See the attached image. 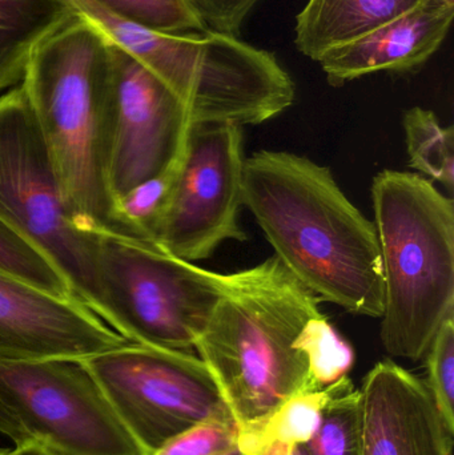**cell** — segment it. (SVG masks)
<instances>
[{
  "instance_id": "obj_1",
  "label": "cell",
  "mask_w": 454,
  "mask_h": 455,
  "mask_svg": "<svg viewBox=\"0 0 454 455\" xmlns=\"http://www.w3.org/2000/svg\"><path fill=\"white\" fill-rule=\"evenodd\" d=\"M242 197L275 256L317 299L381 318L375 223L349 202L330 168L290 152H256L244 160Z\"/></svg>"
},
{
  "instance_id": "obj_2",
  "label": "cell",
  "mask_w": 454,
  "mask_h": 455,
  "mask_svg": "<svg viewBox=\"0 0 454 455\" xmlns=\"http://www.w3.org/2000/svg\"><path fill=\"white\" fill-rule=\"evenodd\" d=\"M319 301L276 256L229 275L195 349L239 427L298 393L319 389L309 355L331 323Z\"/></svg>"
},
{
  "instance_id": "obj_3",
  "label": "cell",
  "mask_w": 454,
  "mask_h": 455,
  "mask_svg": "<svg viewBox=\"0 0 454 455\" xmlns=\"http://www.w3.org/2000/svg\"><path fill=\"white\" fill-rule=\"evenodd\" d=\"M20 84L77 226L136 240L117 215L107 184L114 96L109 40L77 15L35 50Z\"/></svg>"
},
{
  "instance_id": "obj_4",
  "label": "cell",
  "mask_w": 454,
  "mask_h": 455,
  "mask_svg": "<svg viewBox=\"0 0 454 455\" xmlns=\"http://www.w3.org/2000/svg\"><path fill=\"white\" fill-rule=\"evenodd\" d=\"M384 273L380 339L392 357H426L454 315V204L431 180L386 170L373 179Z\"/></svg>"
},
{
  "instance_id": "obj_5",
  "label": "cell",
  "mask_w": 454,
  "mask_h": 455,
  "mask_svg": "<svg viewBox=\"0 0 454 455\" xmlns=\"http://www.w3.org/2000/svg\"><path fill=\"white\" fill-rule=\"evenodd\" d=\"M228 283L151 243L99 235V317L132 344L191 352Z\"/></svg>"
},
{
  "instance_id": "obj_6",
  "label": "cell",
  "mask_w": 454,
  "mask_h": 455,
  "mask_svg": "<svg viewBox=\"0 0 454 455\" xmlns=\"http://www.w3.org/2000/svg\"><path fill=\"white\" fill-rule=\"evenodd\" d=\"M0 216L50 256L75 297L99 315V235L72 218L21 84L0 96Z\"/></svg>"
},
{
  "instance_id": "obj_7",
  "label": "cell",
  "mask_w": 454,
  "mask_h": 455,
  "mask_svg": "<svg viewBox=\"0 0 454 455\" xmlns=\"http://www.w3.org/2000/svg\"><path fill=\"white\" fill-rule=\"evenodd\" d=\"M83 361L149 455L200 422L232 416L207 365L191 352L127 344Z\"/></svg>"
},
{
  "instance_id": "obj_8",
  "label": "cell",
  "mask_w": 454,
  "mask_h": 455,
  "mask_svg": "<svg viewBox=\"0 0 454 455\" xmlns=\"http://www.w3.org/2000/svg\"><path fill=\"white\" fill-rule=\"evenodd\" d=\"M0 400L52 454L149 455L83 360H0Z\"/></svg>"
},
{
  "instance_id": "obj_9",
  "label": "cell",
  "mask_w": 454,
  "mask_h": 455,
  "mask_svg": "<svg viewBox=\"0 0 454 455\" xmlns=\"http://www.w3.org/2000/svg\"><path fill=\"white\" fill-rule=\"evenodd\" d=\"M243 127L191 124L170 202L155 237L167 253L194 262L208 259L227 240L244 241Z\"/></svg>"
},
{
  "instance_id": "obj_10",
  "label": "cell",
  "mask_w": 454,
  "mask_h": 455,
  "mask_svg": "<svg viewBox=\"0 0 454 455\" xmlns=\"http://www.w3.org/2000/svg\"><path fill=\"white\" fill-rule=\"evenodd\" d=\"M111 52L114 96L106 175L116 204L131 189L156 178L178 159L191 117L180 99L151 69L112 43Z\"/></svg>"
},
{
  "instance_id": "obj_11",
  "label": "cell",
  "mask_w": 454,
  "mask_h": 455,
  "mask_svg": "<svg viewBox=\"0 0 454 455\" xmlns=\"http://www.w3.org/2000/svg\"><path fill=\"white\" fill-rule=\"evenodd\" d=\"M132 344L74 297H58L0 272V360H87Z\"/></svg>"
},
{
  "instance_id": "obj_12",
  "label": "cell",
  "mask_w": 454,
  "mask_h": 455,
  "mask_svg": "<svg viewBox=\"0 0 454 455\" xmlns=\"http://www.w3.org/2000/svg\"><path fill=\"white\" fill-rule=\"evenodd\" d=\"M362 455H452L453 433L426 381L381 361L362 382Z\"/></svg>"
},
{
  "instance_id": "obj_13",
  "label": "cell",
  "mask_w": 454,
  "mask_h": 455,
  "mask_svg": "<svg viewBox=\"0 0 454 455\" xmlns=\"http://www.w3.org/2000/svg\"><path fill=\"white\" fill-rule=\"evenodd\" d=\"M453 18V3L421 0L370 34L328 51L317 63L333 87L376 72L413 74L442 47Z\"/></svg>"
},
{
  "instance_id": "obj_14",
  "label": "cell",
  "mask_w": 454,
  "mask_h": 455,
  "mask_svg": "<svg viewBox=\"0 0 454 455\" xmlns=\"http://www.w3.org/2000/svg\"><path fill=\"white\" fill-rule=\"evenodd\" d=\"M421 0H308L296 16L295 45L319 61L328 51L370 34Z\"/></svg>"
},
{
  "instance_id": "obj_15",
  "label": "cell",
  "mask_w": 454,
  "mask_h": 455,
  "mask_svg": "<svg viewBox=\"0 0 454 455\" xmlns=\"http://www.w3.org/2000/svg\"><path fill=\"white\" fill-rule=\"evenodd\" d=\"M76 16L67 0H0V92L20 84L35 50Z\"/></svg>"
},
{
  "instance_id": "obj_16",
  "label": "cell",
  "mask_w": 454,
  "mask_h": 455,
  "mask_svg": "<svg viewBox=\"0 0 454 455\" xmlns=\"http://www.w3.org/2000/svg\"><path fill=\"white\" fill-rule=\"evenodd\" d=\"M343 381L324 389H308L298 393L261 419L239 427V453L295 454L296 449L306 445L314 437L322 419L323 409Z\"/></svg>"
},
{
  "instance_id": "obj_17",
  "label": "cell",
  "mask_w": 454,
  "mask_h": 455,
  "mask_svg": "<svg viewBox=\"0 0 454 455\" xmlns=\"http://www.w3.org/2000/svg\"><path fill=\"white\" fill-rule=\"evenodd\" d=\"M402 127L405 131L410 167L452 191L453 127H442L434 112L421 107H413L405 112Z\"/></svg>"
},
{
  "instance_id": "obj_18",
  "label": "cell",
  "mask_w": 454,
  "mask_h": 455,
  "mask_svg": "<svg viewBox=\"0 0 454 455\" xmlns=\"http://www.w3.org/2000/svg\"><path fill=\"white\" fill-rule=\"evenodd\" d=\"M362 397L346 379L323 409L314 437L304 445L308 455H362Z\"/></svg>"
},
{
  "instance_id": "obj_19",
  "label": "cell",
  "mask_w": 454,
  "mask_h": 455,
  "mask_svg": "<svg viewBox=\"0 0 454 455\" xmlns=\"http://www.w3.org/2000/svg\"><path fill=\"white\" fill-rule=\"evenodd\" d=\"M0 272L58 297H75L58 265L18 228L0 216Z\"/></svg>"
},
{
  "instance_id": "obj_20",
  "label": "cell",
  "mask_w": 454,
  "mask_h": 455,
  "mask_svg": "<svg viewBox=\"0 0 454 455\" xmlns=\"http://www.w3.org/2000/svg\"><path fill=\"white\" fill-rule=\"evenodd\" d=\"M109 12L163 34H202L207 27L187 0H92Z\"/></svg>"
},
{
  "instance_id": "obj_21",
  "label": "cell",
  "mask_w": 454,
  "mask_h": 455,
  "mask_svg": "<svg viewBox=\"0 0 454 455\" xmlns=\"http://www.w3.org/2000/svg\"><path fill=\"white\" fill-rule=\"evenodd\" d=\"M426 357V385L442 421L454 435V315L444 321Z\"/></svg>"
},
{
  "instance_id": "obj_22",
  "label": "cell",
  "mask_w": 454,
  "mask_h": 455,
  "mask_svg": "<svg viewBox=\"0 0 454 455\" xmlns=\"http://www.w3.org/2000/svg\"><path fill=\"white\" fill-rule=\"evenodd\" d=\"M239 425L234 416H219L180 433L151 455H224L237 449Z\"/></svg>"
},
{
  "instance_id": "obj_23",
  "label": "cell",
  "mask_w": 454,
  "mask_h": 455,
  "mask_svg": "<svg viewBox=\"0 0 454 455\" xmlns=\"http://www.w3.org/2000/svg\"><path fill=\"white\" fill-rule=\"evenodd\" d=\"M207 29L237 36L260 0H187Z\"/></svg>"
},
{
  "instance_id": "obj_24",
  "label": "cell",
  "mask_w": 454,
  "mask_h": 455,
  "mask_svg": "<svg viewBox=\"0 0 454 455\" xmlns=\"http://www.w3.org/2000/svg\"><path fill=\"white\" fill-rule=\"evenodd\" d=\"M7 455H55L51 453L50 451L44 446L39 445L36 443H24V445L16 446L13 451H8Z\"/></svg>"
},
{
  "instance_id": "obj_25",
  "label": "cell",
  "mask_w": 454,
  "mask_h": 455,
  "mask_svg": "<svg viewBox=\"0 0 454 455\" xmlns=\"http://www.w3.org/2000/svg\"><path fill=\"white\" fill-rule=\"evenodd\" d=\"M5 416H7V409H5L4 403L0 401V424L4 421Z\"/></svg>"
},
{
  "instance_id": "obj_26",
  "label": "cell",
  "mask_w": 454,
  "mask_h": 455,
  "mask_svg": "<svg viewBox=\"0 0 454 455\" xmlns=\"http://www.w3.org/2000/svg\"><path fill=\"white\" fill-rule=\"evenodd\" d=\"M293 455H308V453H307L306 448H304V446H300V448L296 449L295 454Z\"/></svg>"
},
{
  "instance_id": "obj_27",
  "label": "cell",
  "mask_w": 454,
  "mask_h": 455,
  "mask_svg": "<svg viewBox=\"0 0 454 455\" xmlns=\"http://www.w3.org/2000/svg\"><path fill=\"white\" fill-rule=\"evenodd\" d=\"M8 451L7 449H0V455H7Z\"/></svg>"
},
{
  "instance_id": "obj_28",
  "label": "cell",
  "mask_w": 454,
  "mask_h": 455,
  "mask_svg": "<svg viewBox=\"0 0 454 455\" xmlns=\"http://www.w3.org/2000/svg\"><path fill=\"white\" fill-rule=\"evenodd\" d=\"M224 455H242V454H240L239 451H237V449H236V451H231V453L224 454Z\"/></svg>"
},
{
  "instance_id": "obj_29",
  "label": "cell",
  "mask_w": 454,
  "mask_h": 455,
  "mask_svg": "<svg viewBox=\"0 0 454 455\" xmlns=\"http://www.w3.org/2000/svg\"><path fill=\"white\" fill-rule=\"evenodd\" d=\"M447 2L453 3L454 4V0H447Z\"/></svg>"
}]
</instances>
